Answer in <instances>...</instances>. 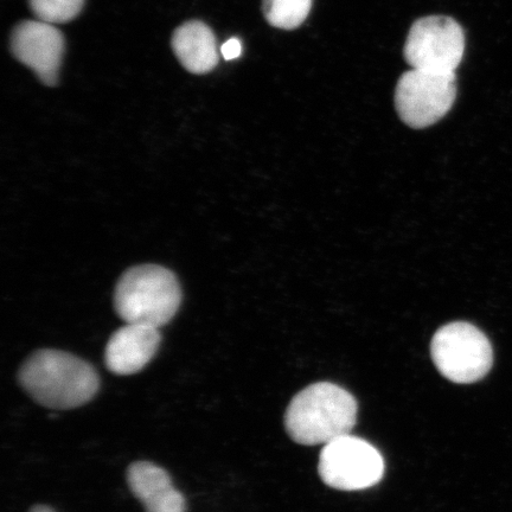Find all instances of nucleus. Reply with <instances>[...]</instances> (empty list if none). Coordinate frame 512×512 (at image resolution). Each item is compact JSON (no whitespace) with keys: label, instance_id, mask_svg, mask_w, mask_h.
Returning <instances> with one entry per match:
<instances>
[{"label":"nucleus","instance_id":"f257e3e1","mask_svg":"<svg viewBox=\"0 0 512 512\" xmlns=\"http://www.w3.org/2000/svg\"><path fill=\"white\" fill-rule=\"evenodd\" d=\"M18 382L38 405L56 411L86 405L100 388V377L92 364L53 349L32 354L19 369Z\"/></svg>","mask_w":512,"mask_h":512},{"label":"nucleus","instance_id":"f03ea898","mask_svg":"<svg viewBox=\"0 0 512 512\" xmlns=\"http://www.w3.org/2000/svg\"><path fill=\"white\" fill-rule=\"evenodd\" d=\"M357 412V401L347 390L330 382L311 384L288 405L286 432L300 445H326L350 434Z\"/></svg>","mask_w":512,"mask_h":512},{"label":"nucleus","instance_id":"7ed1b4c3","mask_svg":"<svg viewBox=\"0 0 512 512\" xmlns=\"http://www.w3.org/2000/svg\"><path fill=\"white\" fill-rule=\"evenodd\" d=\"M182 302L176 275L158 265L132 267L115 288L114 307L126 324L160 329L175 317Z\"/></svg>","mask_w":512,"mask_h":512},{"label":"nucleus","instance_id":"20e7f679","mask_svg":"<svg viewBox=\"0 0 512 512\" xmlns=\"http://www.w3.org/2000/svg\"><path fill=\"white\" fill-rule=\"evenodd\" d=\"M431 355L439 373L458 384L482 380L494 363L488 337L476 326L464 322L439 329L432 339Z\"/></svg>","mask_w":512,"mask_h":512},{"label":"nucleus","instance_id":"39448f33","mask_svg":"<svg viewBox=\"0 0 512 512\" xmlns=\"http://www.w3.org/2000/svg\"><path fill=\"white\" fill-rule=\"evenodd\" d=\"M456 98V73L412 69L396 86L395 107L403 123L421 130L443 119Z\"/></svg>","mask_w":512,"mask_h":512},{"label":"nucleus","instance_id":"423d86ee","mask_svg":"<svg viewBox=\"0 0 512 512\" xmlns=\"http://www.w3.org/2000/svg\"><path fill=\"white\" fill-rule=\"evenodd\" d=\"M318 472L332 489L360 491L381 482L384 460L368 441L348 434L324 445Z\"/></svg>","mask_w":512,"mask_h":512},{"label":"nucleus","instance_id":"0eeeda50","mask_svg":"<svg viewBox=\"0 0 512 512\" xmlns=\"http://www.w3.org/2000/svg\"><path fill=\"white\" fill-rule=\"evenodd\" d=\"M464 51L465 36L459 23L446 16H430L412 25L403 55L413 69L456 73Z\"/></svg>","mask_w":512,"mask_h":512},{"label":"nucleus","instance_id":"6e6552de","mask_svg":"<svg viewBox=\"0 0 512 512\" xmlns=\"http://www.w3.org/2000/svg\"><path fill=\"white\" fill-rule=\"evenodd\" d=\"M64 47L62 32L42 21L18 24L11 36L12 54L50 87L59 81Z\"/></svg>","mask_w":512,"mask_h":512},{"label":"nucleus","instance_id":"1a4fd4ad","mask_svg":"<svg viewBox=\"0 0 512 512\" xmlns=\"http://www.w3.org/2000/svg\"><path fill=\"white\" fill-rule=\"evenodd\" d=\"M159 345V329L145 325L126 324L123 328L115 331L107 343L106 366L115 375L137 374L153 360Z\"/></svg>","mask_w":512,"mask_h":512},{"label":"nucleus","instance_id":"9d476101","mask_svg":"<svg viewBox=\"0 0 512 512\" xmlns=\"http://www.w3.org/2000/svg\"><path fill=\"white\" fill-rule=\"evenodd\" d=\"M127 483L146 512H187V501L162 467L149 462L133 463L127 469Z\"/></svg>","mask_w":512,"mask_h":512},{"label":"nucleus","instance_id":"9b49d317","mask_svg":"<svg viewBox=\"0 0 512 512\" xmlns=\"http://www.w3.org/2000/svg\"><path fill=\"white\" fill-rule=\"evenodd\" d=\"M172 49L192 74H207L219 63L214 32L202 22L191 21L179 27L172 36Z\"/></svg>","mask_w":512,"mask_h":512},{"label":"nucleus","instance_id":"f8f14e48","mask_svg":"<svg viewBox=\"0 0 512 512\" xmlns=\"http://www.w3.org/2000/svg\"><path fill=\"white\" fill-rule=\"evenodd\" d=\"M312 0H264L266 21L274 28L293 30L309 16Z\"/></svg>","mask_w":512,"mask_h":512},{"label":"nucleus","instance_id":"ddd939ff","mask_svg":"<svg viewBox=\"0 0 512 512\" xmlns=\"http://www.w3.org/2000/svg\"><path fill=\"white\" fill-rule=\"evenodd\" d=\"M30 8L38 21L63 24L80 15L85 0H29Z\"/></svg>","mask_w":512,"mask_h":512},{"label":"nucleus","instance_id":"4468645a","mask_svg":"<svg viewBox=\"0 0 512 512\" xmlns=\"http://www.w3.org/2000/svg\"><path fill=\"white\" fill-rule=\"evenodd\" d=\"M221 53L227 61L238 59L242 53L241 42L238 38H230V40L221 47Z\"/></svg>","mask_w":512,"mask_h":512},{"label":"nucleus","instance_id":"2eb2a0df","mask_svg":"<svg viewBox=\"0 0 512 512\" xmlns=\"http://www.w3.org/2000/svg\"><path fill=\"white\" fill-rule=\"evenodd\" d=\"M29 512H55L50 507H47V505H35L34 508H31Z\"/></svg>","mask_w":512,"mask_h":512}]
</instances>
